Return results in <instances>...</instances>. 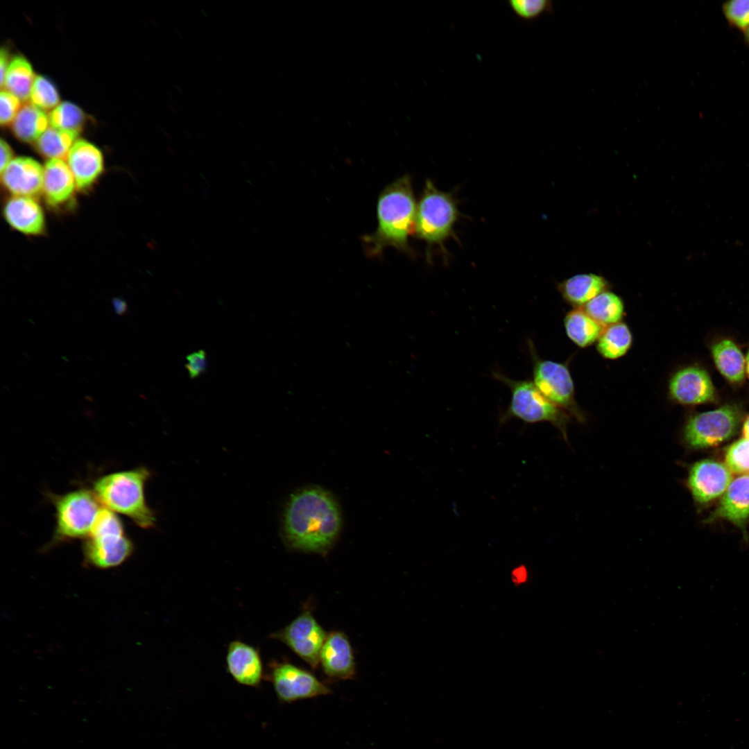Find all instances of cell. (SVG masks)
Masks as SVG:
<instances>
[{
	"label": "cell",
	"mask_w": 749,
	"mask_h": 749,
	"mask_svg": "<svg viewBox=\"0 0 749 749\" xmlns=\"http://www.w3.org/2000/svg\"><path fill=\"white\" fill-rule=\"evenodd\" d=\"M341 523L338 506L327 492L304 489L293 494L286 506L284 540L290 549L323 553L335 541Z\"/></svg>",
	"instance_id": "6da1fadb"
},
{
	"label": "cell",
	"mask_w": 749,
	"mask_h": 749,
	"mask_svg": "<svg viewBox=\"0 0 749 749\" xmlns=\"http://www.w3.org/2000/svg\"><path fill=\"white\" fill-rule=\"evenodd\" d=\"M416 208L409 175L386 186L378 198L377 230L363 238L368 255L379 256L386 248L393 247L411 255L408 234L413 232Z\"/></svg>",
	"instance_id": "7a4b0ae2"
},
{
	"label": "cell",
	"mask_w": 749,
	"mask_h": 749,
	"mask_svg": "<svg viewBox=\"0 0 749 749\" xmlns=\"http://www.w3.org/2000/svg\"><path fill=\"white\" fill-rule=\"evenodd\" d=\"M150 476L143 467L108 474L94 482L93 492L104 507L129 517L142 528H150L156 519L144 494Z\"/></svg>",
	"instance_id": "3957f363"
},
{
	"label": "cell",
	"mask_w": 749,
	"mask_h": 749,
	"mask_svg": "<svg viewBox=\"0 0 749 749\" xmlns=\"http://www.w3.org/2000/svg\"><path fill=\"white\" fill-rule=\"evenodd\" d=\"M459 215L453 196L438 190L427 179L417 204L413 232L428 245L439 246L443 249L445 241L454 234V226Z\"/></svg>",
	"instance_id": "277c9868"
},
{
	"label": "cell",
	"mask_w": 749,
	"mask_h": 749,
	"mask_svg": "<svg viewBox=\"0 0 749 749\" xmlns=\"http://www.w3.org/2000/svg\"><path fill=\"white\" fill-rule=\"evenodd\" d=\"M133 551L131 540L114 512L102 507L83 545L86 560L92 565L107 569L126 560Z\"/></svg>",
	"instance_id": "5b68a950"
},
{
	"label": "cell",
	"mask_w": 749,
	"mask_h": 749,
	"mask_svg": "<svg viewBox=\"0 0 749 749\" xmlns=\"http://www.w3.org/2000/svg\"><path fill=\"white\" fill-rule=\"evenodd\" d=\"M493 377L505 384L511 390L510 403L501 417V422L513 417L526 423L549 422L557 427L562 437L567 440L568 416L562 408L548 400L528 379L515 380L500 372H494Z\"/></svg>",
	"instance_id": "8992f818"
},
{
	"label": "cell",
	"mask_w": 749,
	"mask_h": 749,
	"mask_svg": "<svg viewBox=\"0 0 749 749\" xmlns=\"http://www.w3.org/2000/svg\"><path fill=\"white\" fill-rule=\"evenodd\" d=\"M51 499L55 508L54 542L86 539L103 507L94 492L82 488Z\"/></svg>",
	"instance_id": "52a82bcc"
},
{
	"label": "cell",
	"mask_w": 749,
	"mask_h": 749,
	"mask_svg": "<svg viewBox=\"0 0 749 749\" xmlns=\"http://www.w3.org/2000/svg\"><path fill=\"white\" fill-rule=\"evenodd\" d=\"M741 419L739 408L730 404L693 415L685 426L684 440L692 448L716 446L736 432Z\"/></svg>",
	"instance_id": "ba28073f"
},
{
	"label": "cell",
	"mask_w": 749,
	"mask_h": 749,
	"mask_svg": "<svg viewBox=\"0 0 749 749\" xmlns=\"http://www.w3.org/2000/svg\"><path fill=\"white\" fill-rule=\"evenodd\" d=\"M528 344L533 361V383L536 388L553 404L581 418L574 403V383L568 368L562 363L541 359L533 343L528 341Z\"/></svg>",
	"instance_id": "9c48e42d"
},
{
	"label": "cell",
	"mask_w": 749,
	"mask_h": 749,
	"mask_svg": "<svg viewBox=\"0 0 749 749\" xmlns=\"http://www.w3.org/2000/svg\"><path fill=\"white\" fill-rule=\"evenodd\" d=\"M327 635L309 611H304L270 637L285 644L296 655L315 669Z\"/></svg>",
	"instance_id": "30bf717a"
},
{
	"label": "cell",
	"mask_w": 749,
	"mask_h": 749,
	"mask_svg": "<svg viewBox=\"0 0 749 749\" xmlns=\"http://www.w3.org/2000/svg\"><path fill=\"white\" fill-rule=\"evenodd\" d=\"M270 677L278 699L283 703L327 695L331 690L310 672L287 662H272Z\"/></svg>",
	"instance_id": "8fae6325"
},
{
	"label": "cell",
	"mask_w": 749,
	"mask_h": 749,
	"mask_svg": "<svg viewBox=\"0 0 749 749\" xmlns=\"http://www.w3.org/2000/svg\"><path fill=\"white\" fill-rule=\"evenodd\" d=\"M733 479L725 464L704 460L690 467L687 485L697 501L705 503L724 494Z\"/></svg>",
	"instance_id": "7c38bea8"
},
{
	"label": "cell",
	"mask_w": 749,
	"mask_h": 749,
	"mask_svg": "<svg viewBox=\"0 0 749 749\" xmlns=\"http://www.w3.org/2000/svg\"><path fill=\"white\" fill-rule=\"evenodd\" d=\"M669 390L673 400L685 405L706 403L715 398V389L709 374L696 366L676 372L670 379Z\"/></svg>",
	"instance_id": "4fadbf2b"
},
{
	"label": "cell",
	"mask_w": 749,
	"mask_h": 749,
	"mask_svg": "<svg viewBox=\"0 0 749 749\" xmlns=\"http://www.w3.org/2000/svg\"><path fill=\"white\" fill-rule=\"evenodd\" d=\"M1 175L2 184L14 196L34 198L42 193L44 167L32 157H15Z\"/></svg>",
	"instance_id": "5bb4252c"
},
{
	"label": "cell",
	"mask_w": 749,
	"mask_h": 749,
	"mask_svg": "<svg viewBox=\"0 0 749 749\" xmlns=\"http://www.w3.org/2000/svg\"><path fill=\"white\" fill-rule=\"evenodd\" d=\"M226 666L228 673L238 683L253 687L260 685L264 669L258 648L240 640L230 642Z\"/></svg>",
	"instance_id": "9a60e30c"
},
{
	"label": "cell",
	"mask_w": 749,
	"mask_h": 749,
	"mask_svg": "<svg viewBox=\"0 0 749 749\" xmlns=\"http://www.w3.org/2000/svg\"><path fill=\"white\" fill-rule=\"evenodd\" d=\"M66 159L78 189L85 190L90 187L103 171L102 152L96 145L85 139H77Z\"/></svg>",
	"instance_id": "2e32d148"
},
{
	"label": "cell",
	"mask_w": 749,
	"mask_h": 749,
	"mask_svg": "<svg viewBox=\"0 0 749 749\" xmlns=\"http://www.w3.org/2000/svg\"><path fill=\"white\" fill-rule=\"evenodd\" d=\"M320 662L325 674L331 678L349 680L356 671L352 648L342 632L327 635L320 654Z\"/></svg>",
	"instance_id": "e0dca14e"
},
{
	"label": "cell",
	"mask_w": 749,
	"mask_h": 749,
	"mask_svg": "<svg viewBox=\"0 0 749 749\" xmlns=\"http://www.w3.org/2000/svg\"><path fill=\"white\" fill-rule=\"evenodd\" d=\"M3 213L8 223L21 233L37 235L44 231V214L33 197L12 196L6 202Z\"/></svg>",
	"instance_id": "ac0fdd59"
},
{
	"label": "cell",
	"mask_w": 749,
	"mask_h": 749,
	"mask_svg": "<svg viewBox=\"0 0 749 749\" xmlns=\"http://www.w3.org/2000/svg\"><path fill=\"white\" fill-rule=\"evenodd\" d=\"M76 187L74 177L64 160L51 159L46 162L42 193L48 205L58 207L65 204L72 198Z\"/></svg>",
	"instance_id": "d6986e66"
},
{
	"label": "cell",
	"mask_w": 749,
	"mask_h": 749,
	"mask_svg": "<svg viewBox=\"0 0 749 749\" xmlns=\"http://www.w3.org/2000/svg\"><path fill=\"white\" fill-rule=\"evenodd\" d=\"M716 516L742 525L749 516V474L731 481L716 510Z\"/></svg>",
	"instance_id": "ffe728a7"
},
{
	"label": "cell",
	"mask_w": 749,
	"mask_h": 749,
	"mask_svg": "<svg viewBox=\"0 0 749 749\" xmlns=\"http://www.w3.org/2000/svg\"><path fill=\"white\" fill-rule=\"evenodd\" d=\"M608 282L603 277L593 273L574 275L558 286L562 298L568 303L585 306L596 295L607 291Z\"/></svg>",
	"instance_id": "44dd1931"
},
{
	"label": "cell",
	"mask_w": 749,
	"mask_h": 749,
	"mask_svg": "<svg viewBox=\"0 0 749 749\" xmlns=\"http://www.w3.org/2000/svg\"><path fill=\"white\" fill-rule=\"evenodd\" d=\"M712 358L720 373L732 383L741 382L746 374V359L738 346L723 339L711 348Z\"/></svg>",
	"instance_id": "7402d4cb"
},
{
	"label": "cell",
	"mask_w": 749,
	"mask_h": 749,
	"mask_svg": "<svg viewBox=\"0 0 749 749\" xmlns=\"http://www.w3.org/2000/svg\"><path fill=\"white\" fill-rule=\"evenodd\" d=\"M49 116L31 103L21 106L12 123V131L20 141L36 142L49 128Z\"/></svg>",
	"instance_id": "603a6c76"
},
{
	"label": "cell",
	"mask_w": 749,
	"mask_h": 749,
	"mask_svg": "<svg viewBox=\"0 0 749 749\" xmlns=\"http://www.w3.org/2000/svg\"><path fill=\"white\" fill-rule=\"evenodd\" d=\"M564 324L567 336L581 347L596 342L604 330V326L579 309L569 311L565 316Z\"/></svg>",
	"instance_id": "cb8c5ba5"
},
{
	"label": "cell",
	"mask_w": 749,
	"mask_h": 749,
	"mask_svg": "<svg viewBox=\"0 0 749 749\" xmlns=\"http://www.w3.org/2000/svg\"><path fill=\"white\" fill-rule=\"evenodd\" d=\"M31 63L23 55H15L9 62L1 89L16 96L21 102L29 99L35 78Z\"/></svg>",
	"instance_id": "d4e9b609"
},
{
	"label": "cell",
	"mask_w": 749,
	"mask_h": 749,
	"mask_svg": "<svg viewBox=\"0 0 749 749\" xmlns=\"http://www.w3.org/2000/svg\"><path fill=\"white\" fill-rule=\"evenodd\" d=\"M632 342V336L628 327L619 322L604 329L597 340L596 349L604 358L617 359L627 353Z\"/></svg>",
	"instance_id": "484cf974"
},
{
	"label": "cell",
	"mask_w": 749,
	"mask_h": 749,
	"mask_svg": "<svg viewBox=\"0 0 749 749\" xmlns=\"http://www.w3.org/2000/svg\"><path fill=\"white\" fill-rule=\"evenodd\" d=\"M583 310L605 327L620 322L623 316L624 306L619 296L605 291L587 302Z\"/></svg>",
	"instance_id": "4316f807"
},
{
	"label": "cell",
	"mask_w": 749,
	"mask_h": 749,
	"mask_svg": "<svg viewBox=\"0 0 749 749\" xmlns=\"http://www.w3.org/2000/svg\"><path fill=\"white\" fill-rule=\"evenodd\" d=\"M78 133L61 130L49 127L37 140L35 147L43 156L51 159L64 160L74 143L77 140Z\"/></svg>",
	"instance_id": "83f0119b"
},
{
	"label": "cell",
	"mask_w": 749,
	"mask_h": 749,
	"mask_svg": "<svg viewBox=\"0 0 749 749\" xmlns=\"http://www.w3.org/2000/svg\"><path fill=\"white\" fill-rule=\"evenodd\" d=\"M49 119V124L54 128L79 134L85 123L86 117L78 105L69 101H63L51 111Z\"/></svg>",
	"instance_id": "f1b7e54d"
},
{
	"label": "cell",
	"mask_w": 749,
	"mask_h": 749,
	"mask_svg": "<svg viewBox=\"0 0 749 749\" xmlns=\"http://www.w3.org/2000/svg\"><path fill=\"white\" fill-rule=\"evenodd\" d=\"M31 103L42 110L54 109L60 103V96L54 84L48 78L37 75L33 82Z\"/></svg>",
	"instance_id": "f546056e"
},
{
	"label": "cell",
	"mask_w": 749,
	"mask_h": 749,
	"mask_svg": "<svg viewBox=\"0 0 749 749\" xmlns=\"http://www.w3.org/2000/svg\"><path fill=\"white\" fill-rule=\"evenodd\" d=\"M722 13L728 26L743 32L749 26V0H730L722 3Z\"/></svg>",
	"instance_id": "4dcf8cb0"
},
{
	"label": "cell",
	"mask_w": 749,
	"mask_h": 749,
	"mask_svg": "<svg viewBox=\"0 0 749 749\" xmlns=\"http://www.w3.org/2000/svg\"><path fill=\"white\" fill-rule=\"evenodd\" d=\"M725 465L732 474H749V440L745 438L733 443L727 450Z\"/></svg>",
	"instance_id": "1f68e13d"
},
{
	"label": "cell",
	"mask_w": 749,
	"mask_h": 749,
	"mask_svg": "<svg viewBox=\"0 0 749 749\" xmlns=\"http://www.w3.org/2000/svg\"><path fill=\"white\" fill-rule=\"evenodd\" d=\"M508 4L517 17L526 20L552 10V3L548 0H511Z\"/></svg>",
	"instance_id": "d6a6232c"
},
{
	"label": "cell",
	"mask_w": 749,
	"mask_h": 749,
	"mask_svg": "<svg viewBox=\"0 0 749 749\" xmlns=\"http://www.w3.org/2000/svg\"><path fill=\"white\" fill-rule=\"evenodd\" d=\"M21 101L10 92L1 89L0 93V123L1 126L12 123L21 106Z\"/></svg>",
	"instance_id": "836d02e7"
},
{
	"label": "cell",
	"mask_w": 749,
	"mask_h": 749,
	"mask_svg": "<svg viewBox=\"0 0 749 749\" xmlns=\"http://www.w3.org/2000/svg\"><path fill=\"white\" fill-rule=\"evenodd\" d=\"M186 360L185 367L191 379L197 378L206 371L207 359L205 350H199L188 354Z\"/></svg>",
	"instance_id": "e575fe53"
},
{
	"label": "cell",
	"mask_w": 749,
	"mask_h": 749,
	"mask_svg": "<svg viewBox=\"0 0 749 749\" xmlns=\"http://www.w3.org/2000/svg\"><path fill=\"white\" fill-rule=\"evenodd\" d=\"M529 571L524 565H519L515 567L510 571V580L517 587L522 586L528 583Z\"/></svg>",
	"instance_id": "d590c367"
},
{
	"label": "cell",
	"mask_w": 749,
	"mask_h": 749,
	"mask_svg": "<svg viewBox=\"0 0 749 749\" xmlns=\"http://www.w3.org/2000/svg\"><path fill=\"white\" fill-rule=\"evenodd\" d=\"M1 148V172L12 162L15 158L13 157L14 153L12 148L9 144L3 139H1L0 142Z\"/></svg>",
	"instance_id": "8d00e7d4"
},
{
	"label": "cell",
	"mask_w": 749,
	"mask_h": 749,
	"mask_svg": "<svg viewBox=\"0 0 749 749\" xmlns=\"http://www.w3.org/2000/svg\"><path fill=\"white\" fill-rule=\"evenodd\" d=\"M8 51L2 48L0 53V85L2 87L5 79V76L7 72V69L9 65Z\"/></svg>",
	"instance_id": "74e56055"
},
{
	"label": "cell",
	"mask_w": 749,
	"mask_h": 749,
	"mask_svg": "<svg viewBox=\"0 0 749 749\" xmlns=\"http://www.w3.org/2000/svg\"><path fill=\"white\" fill-rule=\"evenodd\" d=\"M112 304L114 313L118 316H123L128 311V304L126 300L120 298H112Z\"/></svg>",
	"instance_id": "f35d334b"
},
{
	"label": "cell",
	"mask_w": 749,
	"mask_h": 749,
	"mask_svg": "<svg viewBox=\"0 0 749 749\" xmlns=\"http://www.w3.org/2000/svg\"><path fill=\"white\" fill-rule=\"evenodd\" d=\"M743 433L744 438L749 440V416L745 420Z\"/></svg>",
	"instance_id": "ab89813d"
},
{
	"label": "cell",
	"mask_w": 749,
	"mask_h": 749,
	"mask_svg": "<svg viewBox=\"0 0 749 749\" xmlns=\"http://www.w3.org/2000/svg\"><path fill=\"white\" fill-rule=\"evenodd\" d=\"M743 41L749 46V26L743 32Z\"/></svg>",
	"instance_id": "60d3db41"
},
{
	"label": "cell",
	"mask_w": 749,
	"mask_h": 749,
	"mask_svg": "<svg viewBox=\"0 0 749 749\" xmlns=\"http://www.w3.org/2000/svg\"><path fill=\"white\" fill-rule=\"evenodd\" d=\"M746 373L749 378V350L746 357Z\"/></svg>",
	"instance_id": "b9f144b4"
}]
</instances>
